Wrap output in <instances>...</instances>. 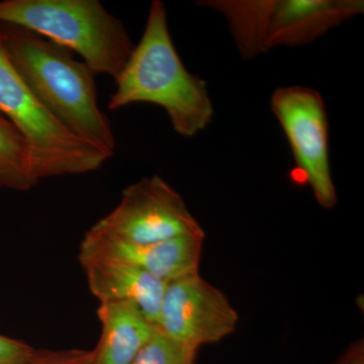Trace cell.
Listing matches in <instances>:
<instances>
[{
    "label": "cell",
    "mask_w": 364,
    "mask_h": 364,
    "mask_svg": "<svg viewBox=\"0 0 364 364\" xmlns=\"http://www.w3.org/2000/svg\"><path fill=\"white\" fill-rule=\"evenodd\" d=\"M7 54L26 85L64 128L107 154L116 138L97 105L95 76L73 52L26 28L0 23Z\"/></svg>",
    "instance_id": "cell-1"
},
{
    "label": "cell",
    "mask_w": 364,
    "mask_h": 364,
    "mask_svg": "<svg viewBox=\"0 0 364 364\" xmlns=\"http://www.w3.org/2000/svg\"><path fill=\"white\" fill-rule=\"evenodd\" d=\"M107 107L117 111L129 105H159L168 114L172 128L183 136L203 131L214 114L207 85L182 63L171 36L164 4H151L140 43L116 80Z\"/></svg>",
    "instance_id": "cell-2"
},
{
    "label": "cell",
    "mask_w": 364,
    "mask_h": 364,
    "mask_svg": "<svg viewBox=\"0 0 364 364\" xmlns=\"http://www.w3.org/2000/svg\"><path fill=\"white\" fill-rule=\"evenodd\" d=\"M0 23L26 28L77 53L95 74L114 80L135 48L123 21L98 0H4Z\"/></svg>",
    "instance_id": "cell-3"
},
{
    "label": "cell",
    "mask_w": 364,
    "mask_h": 364,
    "mask_svg": "<svg viewBox=\"0 0 364 364\" xmlns=\"http://www.w3.org/2000/svg\"><path fill=\"white\" fill-rule=\"evenodd\" d=\"M198 6L226 18L244 59L279 46L310 44L364 9L363 0H205Z\"/></svg>",
    "instance_id": "cell-4"
},
{
    "label": "cell",
    "mask_w": 364,
    "mask_h": 364,
    "mask_svg": "<svg viewBox=\"0 0 364 364\" xmlns=\"http://www.w3.org/2000/svg\"><path fill=\"white\" fill-rule=\"evenodd\" d=\"M0 112L25 139L38 181L85 174L111 155L80 140L53 117L14 68L0 26Z\"/></svg>",
    "instance_id": "cell-5"
},
{
    "label": "cell",
    "mask_w": 364,
    "mask_h": 364,
    "mask_svg": "<svg viewBox=\"0 0 364 364\" xmlns=\"http://www.w3.org/2000/svg\"><path fill=\"white\" fill-rule=\"evenodd\" d=\"M272 111L284 132L296 167V181L312 189L318 205L337 203L329 157V124L322 95L304 86H284L273 92Z\"/></svg>",
    "instance_id": "cell-6"
},
{
    "label": "cell",
    "mask_w": 364,
    "mask_h": 364,
    "mask_svg": "<svg viewBox=\"0 0 364 364\" xmlns=\"http://www.w3.org/2000/svg\"><path fill=\"white\" fill-rule=\"evenodd\" d=\"M91 229L136 244L205 234L182 196L159 176L124 188L119 205Z\"/></svg>",
    "instance_id": "cell-7"
},
{
    "label": "cell",
    "mask_w": 364,
    "mask_h": 364,
    "mask_svg": "<svg viewBox=\"0 0 364 364\" xmlns=\"http://www.w3.org/2000/svg\"><path fill=\"white\" fill-rule=\"evenodd\" d=\"M238 322L226 294L200 273L167 282L157 328L170 338L198 350L226 338Z\"/></svg>",
    "instance_id": "cell-8"
},
{
    "label": "cell",
    "mask_w": 364,
    "mask_h": 364,
    "mask_svg": "<svg viewBox=\"0 0 364 364\" xmlns=\"http://www.w3.org/2000/svg\"><path fill=\"white\" fill-rule=\"evenodd\" d=\"M205 234L186 235L161 242L136 244L90 229L79 249L80 261H104L131 265L170 282L200 273Z\"/></svg>",
    "instance_id": "cell-9"
},
{
    "label": "cell",
    "mask_w": 364,
    "mask_h": 364,
    "mask_svg": "<svg viewBox=\"0 0 364 364\" xmlns=\"http://www.w3.org/2000/svg\"><path fill=\"white\" fill-rule=\"evenodd\" d=\"M91 293L100 303L135 306L157 326L167 282L131 265L80 261Z\"/></svg>",
    "instance_id": "cell-10"
},
{
    "label": "cell",
    "mask_w": 364,
    "mask_h": 364,
    "mask_svg": "<svg viewBox=\"0 0 364 364\" xmlns=\"http://www.w3.org/2000/svg\"><path fill=\"white\" fill-rule=\"evenodd\" d=\"M97 316L102 335L92 350L93 364H131L157 330L130 304L100 303Z\"/></svg>",
    "instance_id": "cell-11"
},
{
    "label": "cell",
    "mask_w": 364,
    "mask_h": 364,
    "mask_svg": "<svg viewBox=\"0 0 364 364\" xmlns=\"http://www.w3.org/2000/svg\"><path fill=\"white\" fill-rule=\"evenodd\" d=\"M38 182L28 144L0 112V188L26 191Z\"/></svg>",
    "instance_id": "cell-12"
},
{
    "label": "cell",
    "mask_w": 364,
    "mask_h": 364,
    "mask_svg": "<svg viewBox=\"0 0 364 364\" xmlns=\"http://www.w3.org/2000/svg\"><path fill=\"white\" fill-rule=\"evenodd\" d=\"M198 349L191 348L156 330L131 364H193Z\"/></svg>",
    "instance_id": "cell-13"
},
{
    "label": "cell",
    "mask_w": 364,
    "mask_h": 364,
    "mask_svg": "<svg viewBox=\"0 0 364 364\" xmlns=\"http://www.w3.org/2000/svg\"><path fill=\"white\" fill-rule=\"evenodd\" d=\"M21 364H93V355L92 351L77 349L64 351L35 349Z\"/></svg>",
    "instance_id": "cell-14"
},
{
    "label": "cell",
    "mask_w": 364,
    "mask_h": 364,
    "mask_svg": "<svg viewBox=\"0 0 364 364\" xmlns=\"http://www.w3.org/2000/svg\"><path fill=\"white\" fill-rule=\"evenodd\" d=\"M35 348L0 334V364H21Z\"/></svg>",
    "instance_id": "cell-15"
},
{
    "label": "cell",
    "mask_w": 364,
    "mask_h": 364,
    "mask_svg": "<svg viewBox=\"0 0 364 364\" xmlns=\"http://www.w3.org/2000/svg\"><path fill=\"white\" fill-rule=\"evenodd\" d=\"M337 364H364V345L363 340H358L351 345Z\"/></svg>",
    "instance_id": "cell-16"
}]
</instances>
